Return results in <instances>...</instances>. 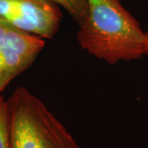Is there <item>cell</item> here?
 Segmentation results:
<instances>
[{"instance_id":"1","label":"cell","mask_w":148,"mask_h":148,"mask_svg":"<svg viewBox=\"0 0 148 148\" xmlns=\"http://www.w3.org/2000/svg\"><path fill=\"white\" fill-rule=\"evenodd\" d=\"M86 16L79 25L81 48L110 64L148 54L147 32L119 0H86Z\"/></svg>"},{"instance_id":"2","label":"cell","mask_w":148,"mask_h":148,"mask_svg":"<svg viewBox=\"0 0 148 148\" xmlns=\"http://www.w3.org/2000/svg\"><path fill=\"white\" fill-rule=\"evenodd\" d=\"M8 101L10 148H80L45 104L21 86Z\"/></svg>"},{"instance_id":"3","label":"cell","mask_w":148,"mask_h":148,"mask_svg":"<svg viewBox=\"0 0 148 148\" xmlns=\"http://www.w3.org/2000/svg\"><path fill=\"white\" fill-rule=\"evenodd\" d=\"M61 20L60 7L50 0H0V22L45 40L57 34Z\"/></svg>"},{"instance_id":"4","label":"cell","mask_w":148,"mask_h":148,"mask_svg":"<svg viewBox=\"0 0 148 148\" xmlns=\"http://www.w3.org/2000/svg\"><path fill=\"white\" fill-rule=\"evenodd\" d=\"M45 45L41 37L0 22V92L35 62Z\"/></svg>"},{"instance_id":"5","label":"cell","mask_w":148,"mask_h":148,"mask_svg":"<svg viewBox=\"0 0 148 148\" xmlns=\"http://www.w3.org/2000/svg\"><path fill=\"white\" fill-rule=\"evenodd\" d=\"M67 11L78 26L82 23L86 16L87 5L86 0H50Z\"/></svg>"},{"instance_id":"6","label":"cell","mask_w":148,"mask_h":148,"mask_svg":"<svg viewBox=\"0 0 148 148\" xmlns=\"http://www.w3.org/2000/svg\"><path fill=\"white\" fill-rule=\"evenodd\" d=\"M0 148H10L8 101L0 96Z\"/></svg>"},{"instance_id":"7","label":"cell","mask_w":148,"mask_h":148,"mask_svg":"<svg viewBox=\"0 0 148 148\" xmlns=\"http://www.w3.org/2000/svg\"><path fill=\"white\" fill-rule=\"evenodd\" d=\"M147 51H148V32H147Z\"/></svg>"}]
</instances>
